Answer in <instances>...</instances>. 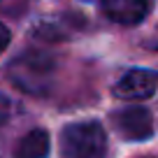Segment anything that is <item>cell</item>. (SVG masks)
<instances>
[{
	"instance_id": "7a4b0ae2",
	"label": "cell",
	"mask_w": 158,
	"mask_h": 158,
	"mask_svg": "<svg viewBox=\"0 0 158 158\" xmlns=\"http://www.w3.org/2000/svg\"><path fill=\"white\" fill-rule=\"evenodd\" d=\"M60 149L65 158H105L107 137L100 123L81 121L72 123L60 135Z\"/></svg>"
},
{
	"instance_id": "277c9868",
	"label": "cell",
	"mask_w": 158,
	"mask_h": 158,
	"mask_svg": "<svg viewBox=\"0 0 158 158\" xmlns=\"http://www.w3.org/2000/svg\"><path fill=\"white\" fill-rule=\"evenodd\" d=\"M112 121H114V128L126 139H147V137H151L153 121H151V114L144 107H126V109L114 114Z\"/></svg>"
},
{
	"instance_id": "3957f363",
	"label": "cell",
	"mask_w": 158,
	"mask_h": 158,
	"mask_svg": "<svg viewBox=\"0 0 158 158\" xmlns=\"http://www.w3.org/2000/svg\"><path fill=\"white\" fill-rule=\"evenodd\" d=\"M158 86V74L151 70H130L116 81L114 95L121 100H144L151 98Z\"/></svg>"
},
{
	"instance_id": "8992f818",
	"label": "cell",
	"mask_w": 158,
	"mask_h": 158,
	"mask_svg": "<svg viewBox=\"0 0 158 158\" xmlns=\"http://www.w3.org/2000/svg\"><path fill=\"white\" fill-rule=\"evenodd\" d=\"M47 153H49V135H47V130L35 128L19 139L14 156L16 158H47Z\"/></svg>"
},
{
	"instance_id": "5b68a950",
	"label": "cell",
	"mask_w": 158,
	"mask_h": 158,
	"mask_svg": "<svg viewBox=\"0 0 158 158\" xmlns=\"http://www.w3.org/2000/svg\"><path fill=\"white\" fill-rule=\"evenodd\" d=\"M102 10L116 23L133 26L147 16L149 2L147 0H102Z\"/></svg>"
},
{
	"instance_id": "6da1fadb",
	"label": "cell",
	"mask_w": 158,
	"mask_h": 158,
	"mask_svg": "<svg viewBox=\"0 0 158 158\" xmlns=\"http://www.w3.org/2000/svg\"><path fill=\"white\" fill-rule=\"evenodd\" d=\"M54 72H56V60L42 51L21 54L7 68V77L14 81V86L33 95H42L51 89Z\"/></svg>"
},
{
	"instance_id": "52a82bcc",
	"label": "cell",
	"mask_w": 158,
	"mask_h": 158,
	"mask_svg": "<svg viewBox=\"0 0 158 158\" xmlns=\"http://www.w3.org/2000/svg\"><path fill=\"white\" fill-rule=\"evenodd\" d=\"M7 44H10V30L5 23H0V54L7 49Z\"/></svg>"
}]
</instances>
